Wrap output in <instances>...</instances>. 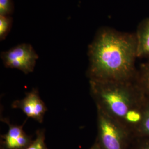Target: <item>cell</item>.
Returning a JSON list of instances; mask_svg holds the SVG:
<instances>
[{"instance_id": "1", "label": "cell", "mask_w": 149, "mask_h": 149, "mask_svg": "<svg viewBox=\"0 0 149 149\" xmlns=\"http://www.w3.org/2000/svg\"><path fill=\"white\" fill-rule=\"evenodd\" d=\"M89 81H130L135 80L137 43L135 33L101 28L88 48Z\"/></svg>"}, {"instance_id": "2", "label": "cell", "mask_w": 149, "mask_h": 149, "mask_svg": "<svg viewBox=\"0 0 149 149\" xmlns=\"http://www.w3.org/2000/svg\"><path fill=\"white\" fill-rule=\"evenodd\" d=\"M91 96L97 110L122 122L128 113L144 106L146 94L135 80L89 81Z\"/></svg>"}, {"instance_id": "3", "label": "cell", "mask_w": 149, "mask_h": 149, "mask_svg": "<svg viewBox=\"0 0 149 149\" xmlns=\"http://www.w3.org/2000/svg\"><path fill=\"white\" fill-rule=\"evenodd\" d=\"M97 137L101 149H129L133 140L131 132L122 123L97 110Z\"/></svg>"}, {"instance_id": "4", "label": "cell", "mask_w": 149, "mask_h": 149, "mask_svg": "<svg viewBox=\"0 0 149 149\" xmlns=\"http://www.w3.org/2000/svg\"><path fill=\"white\" fill-rule=\"evenodd\" d=\"M1 58L6 68L28 74L33 72L39 56L31 44L23 43L2 52Z\"/></svg>"}, {"instance_id": "5", "label": "cell", "mask_w": 149, "mask_h": 149, "mask_svg": "<svg viewBox=\"0 0 149 149\" xmlns=\"http://www.w3.org/2000/svg\"><path fill=\"white\" fill-rule=\"evenodd\" d=\"M11 107L20 109L27 118H32L39 123L43 122L45 114L48 111L47 107L36 88L26 92L22 99L13 102Z\"/></svg>"}, {"instance_id": "6", "label": "cell", "mask_w": 149, "mask_h": 149, "mask_svg": "<svg viewBox=\"0 0 149 149\" xmlns=\"http://www.w3.org/2000/svg\"><path fill=\"white\" fill-rule=\"evenodd\" d=\"M1 120L8 126L7 133L1 136L3 149H24L32 143L31 137L23 130L26 120L21 125H18L12 124L6 118Z\"/></svg>"}, {"instance_id": "7", "label": "cell", "mask_w": 149, "mask_h": 149, "mask_svg": "<svg viewBox=\"0 0 149 149\" xmlns=\"http://www.w3.org/2000/svg\"><path fill=\"white\" fill-rule=\"evenodd\" d=\"M138 59H149V18L141 22L135 33Z\"/></svg>"}, {"instance_id": "8", "label": "cell", "mask_w": 149, "mask_h": 149, "mask_svg": "<svg viewBox=\"0 0 149 149\" xmlns=\"http://www.w3.org/2000/svg\"><path fill=\"white\" fill-rule=\"evenodd\" d=\"M149 137V95L146 94L143 117L141 122L133 135L134 138Z\"/></svg>"}, {"instance_id": "9", "label": "cell", "mask_w": 149, "mask_h": 149, "mask_svg": "<svg viewBox=\"0 0 149 149\" xmlns=\"http://www.w3.org/2000/svg\"><path fill=\"white\" fill-rule=\"evenodd\" d=\"M135 81L145 93L149 95V59L138 69Z\"/></svg>"}, {"instance_id": "10", "label": "cell", "mask_w": 149, "mask_h": 149, "mask_svg": "<svg viewBox=\"0 0 149 149\" xmlns=\"http://www.w3.org/2000/svg\"><path fill=\"white\" fill-rule=\"evenodd\" d=\"M45 130L38 129L36 133V138L32 143L24 149H48L45 143Z\"/></svg>"}, {"instance_id": "11", "label": "cell", "mask_w": 149, "mask_h": 149, "mask_svg": "<svg viewBox=\"0 0 149 149\" xmlns=\"http://www.w3.org/2000/svg\"><path fill=\"white\" fill-rule=\"evenodd\" d=\"M12 18L10 16H0V40L2 41L11 31Z\"/></svg>"}, {"instance_id": "12", "label": "cell", "mask_w": 149, "mask_h": 149, "mask_svg": "<svg viewBox=\"0 0 149 149\" xmlns=\"http://www.w3.org/2000/svg\"><path fill=\"white\" fill-rule=\"evenodd\" d=\"M13 10L12 0H0V16H10Z\"/></svg>"}, {"instance_id": "13", "label": "cell", "mask_w": 149, "mask_h": 149, "mask_svg": "<svg viewBox=\"0 0 149 149\" xmlns=\"http://www.w3.org/2000/svg\"><path fill=\"white\" fill-rule=\"evenodd\" d=\"M129 149H149V137L134 138Z\"/></svg>"}, {"instance_id": "14", "label": "cell", "mask_w": 149, "mask_h": 149, "mask_svg": "<svg viewBox=\"0 0 149 149\" xmlns=\"http://www.w3.org/2000/svg\"><path fill=\"white\" fill-rule=\"evenodd\" d=\"M90 149H101L98 144H97V143L96 142V141H95V143L93 144V145L91 146Z\"/></svg>"}]
</instances>
